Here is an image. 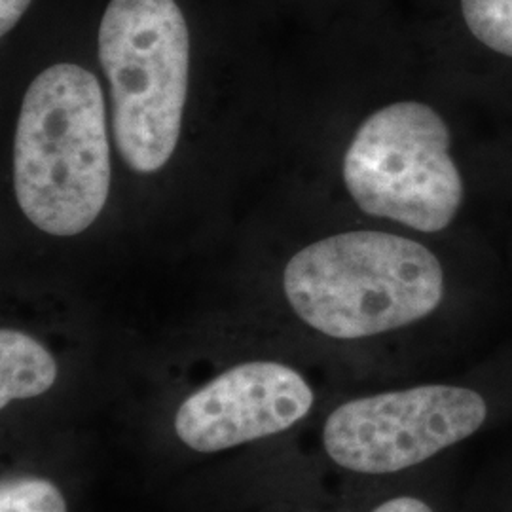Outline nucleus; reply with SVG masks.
<instances>
[{
  "label": "nucleus",
  "instance_id": "obj_2",
  "mask_svg": "<svg viewBox=\"0 0 512 512\" xmlns=\"http://www.w3.org/2000/svg\"><path fill=\"white\" fill-rule=\"evenodd\" d=\"M283 291L311 329L363 340L433 315L446 279L439 258L414 239L348 232L298 251L285 266Z\"/></svg>",
  "mask_w": 512,
  "mask_h": 512
},
{
  "label": "nucleus",
  "instance_id": "obj_4",
  "mask_svg": "<svg viewBox=\"0 0 512 512\" xmlns=\"http://www.w3.org/2000/svg\"><path fill=\"white\" fill-rule=\"evenodd\" d=\"M344 183L366 215L425 234L450 226L463 202L450 129L418 101H399L366 118L344 156Z\"/></svg>",
  "mask_w": 512,
  "mask_h": 512
},
{
  "label": "nucleus",
  "instance_id": "obj_7",
  "mask_svg": "<svg viewBox=\"0 0 512 512\" xmlns=\"http://www.w3.org/2000/svg\"><path fill=\"white\" fill-rule=\"evenodd\" d=\"M59 370L54 355L33 336L18 329L0 330V408L46 395Z\"/></svg>",
  "mask_w": 512,
  "mask_h": 512
},
{
  "label": "nucleus",
  "instance_id": "obj_1",
  "mask_svg": "<svg viewBox=\"0 0 512 512\" xmlns=\"http://www.w3.org/2000/svg\"><path fill=\"white\" fill-rule=\"evenodd\" d=\"M14 188L23 215L50 236H78L101 215L110 143L95 74L59 63L33 80L14 137Z\"/></svg>",
  "mask_w": 512,
  "mask_h": 512
},
{
  "label": "nucleus",
  "instance_id": "obj_5",
  "mask_svg": "<svg viewBox=\"0 0 512 512\" xmlns=\"http://www.w3.org/2000/svg\"><path fill=\"white\" fill-rule=\"evenodd\" d=\"M490 416L492 403L475 387L414 385L338 404L323 421L321 444L342 471L395 475L473 439Z\"/></svg>",
  "mask_w": 512,
  "mask_h": 512
},
{
  "label": "nucleus",
  "instance_id": "obj_6",
  "mask_svg": "<svg viewBox=\"0 0 512 512\" xmlns=\"http://www.w3.org/2000/svg\"><path fill=\"white\" fill-rule=\"evenodd\" d=\"M313 406L315 391L302 372L277 361H247L194 389L179 404L173 431L188 450L217 454L287 433Z\"/></svg>",
  "mask_w": 512,
  "mask_h": 512
},
{
  "label": "nucleus",
  "instance_id": "obj_10",
  "mask_svg": "<svg viewBox=\"0 0 512 512\" xmlns=\"http://www.w3.org/2000/svg\"><path fill=\"white\" fill-rule=\"evenodd\" d=\"M368 512H439L427 499L420 495L401 494L393 495L389 499L380 501Z\"/></svg>",
  "mask_w": 512,
  "mask_h": 512
},
{
  "label": "nucleus",
  "instance_id": "obj_8",
  "mask_svg": "<svg viewBox=\"0 0 512 512\" xmlns=\"http://www.w3.org/2000/svg\"><path fill=\"white\" fill-rule=\"evenodd\" d=\"M0 512H69V501L46 476L8 475L0 482Z\"/></svg>",
  "mask_w": 512,
  "mask_h": 512
},
{
  "label": "nucleus",
  "instance_id": "obj_11",
  "mask_svg": "<svg viewBox=\"0 0 512 512\" xmlns=\"http://www.w3.org/2000/svg\"><path fill=\"white\" fill-rule=\"evenodd\" d=\"M31 0H0V35H8L23 14L27 12Z\"/></svg>",
  "mask_w": 512,
  "mask_h": 512
},
{
  "label": "nucleus",
  "instance_id": "obj_3",
  "mask_svg": "<svg viewBox=\"0 0 512 512\" xmlns=\"http://www.w3.org/2000/svg\"><path fill=\"white\" fill-rule=\"evenodd\" d=\"M116 148L129 169L156 173L181 137L190 35L175 0H110L99 27Z\"/></svg>",
  "mask_w": 512,
  "mask_h": 512
},
{
  "label": "nucleus",
  "instance_id": "obj_9",
  "mask_svg": "<svg viewBox=\"0 0 512 512\" xmlns=\"http://www.w3.org/2000/svg\"><path fill=\"white\" fill-rule=\"evenodd\" d=\"M461 12L484 46L512 57V0H461Z\"/></svg>",
  "mask_w": 512,
  "mask_h": 512
}]
</instances>
